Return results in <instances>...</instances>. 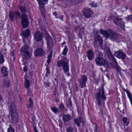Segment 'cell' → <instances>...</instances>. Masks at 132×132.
<instances>
[{"label":"cell","instance_id":"48","mask_svg":"<svg viewBox=\"0 0 132 132\" xmlns=\"http://www.w3.org/2000/svg\"><path fill=\"white\" fill-rule=\"evenodd\" d=\"M43 0L44 3H46V2H48V0Z\"/></svg>","mask_w":132,"mask_h":132},{"label":"cell","instance_id":"13","mask_svg":"<svg viewBox=\"0 0 132 132\" xmlns=\"http://www.w3.org/2000/svg\"><path fill=\"white\" fill-rule=\"evenodd\" d=\"M114 56L119 59L124 60L126 57V55L121 50H118L114 53Z\"/></svg>","mask_w":132,"mask_h":132},{"label":"cell","instance_id":"17","mask_svg":"<svg viewBox=\"0 0 132 132\" xmlns=\"http://www.w3.org/2000/svg\"><path fill=\"white\" fill-rule=\"evenodd\" d=\"M95 98L96 99L98 105L99 106H101L102 105L101 102V100H102V98L101 95L99 91L95 95Z\"/></svg>","mask_w":132,"mask_h":132},{"label":"cell","instance_id":"30","mask_svg":"<svg viewBox=\"0 0 132 132\" xmlns=\"http://www.w3.org/2000/svg\"><path fill=\"white\" fill-rule=\"evenodd\" d=\"M51 111L54 113V114H57L59 112V108H57L56 107H53L51 108Z\"/></svg>","mask_w":132,"mask_h":132},{"label":"cell","instance_id":"39","mask_svg":"<svg viewBox=\"0 0 132 132\" xmlns=\"http://www.w3.org/2000/svg\"><path fill=\"white\" fill-rule=\"evenodd\" d=\"M19 9H20V11H21L22 12L25 13V12H26V8H25V7H24L21 6L19 7Z\"/></svg>","mask_w":132,"mask_h":132},{"label":"cell","instance_id":"38","mask_svg":"<svg viewBox=\"0 0 132 132\" xmlns=\"http://www.w3.org/2000/svg\"><path fill=\"white\" fill-rule=\"evenodd\" d=\"M59 108L60 110H62L65 109V106L64 103H60L59 106Z\"/></svg>","mask_w":132,"mask_h":132},{"label":"cell","instance_id":"8","mask_svg":"<svg viewBox=\"0 0 132 132\" xmlns=\"http://www.w3.org/2000/svg\"><path fill=\"white\" fill-rule=\"evenodd\" d=\"M21 24L23 28H26L29 25V21L28 16L26 14L23 13L21 15Z\"/></svg>","mask_w":132,"mask_h":132},{"label":"cell","instance_id":"35","mask_svg":"<svg viewBox=\"0 0 132 132\" xmlns=\"http://www.w3.org/2000/svg\"><path fill=\"white\" fill-rule=\"evenodd\" d=\"M4 84L5 86H6V87H8V88L10 87V82L9 81H7V80L4 81Z\"/></svg>","mask_w":132,"mask_h":132},{"label":"cell","instance_id":"37","mask_svg":"<svg viewBox=\"0 0 132 132\" xmlns=\"http://www.w3.org/2000/svg\"><path fill=\"white\" fill-rule=\"evenodd\" d=\"M73 128L71 126H69L67 129H66V132H73Z\"/></svg>","mask_w":132,"mask_h":132},{"label":"cell","instance_id":"26","mask_svg":"<svg viewBox=\"0 0 132 132\" xmlns=\"http://www.w3.org/2000/svg\"><path fill=\"white\" fill-rule=\"evenodd\" d=\"M34 106V102L33 99L30 97L28 99V105L27 106V108L28 109H31L33 108Z\"/></svg>","mask_w":132,"mask_h":132},{"label":"cell","instance_id":"23","mask_svg":"<svg viewBox=\"0 0 132 132\" xmlns=\"http://www.w3.org/2000/svg\"><path fill=\"white\" fill-rule=\"evenodd\" d=\"M100 33L106 39H108L109 38V33L108 32V31H106V30L100 29Z\"/></svg>","mask_w":132,"mask_h":132},{"label":"cell","instance_id":"42","mask_svg":"<svg viewBox=\"0 0 132 132\" xmlns=\"http://www.w3.org/2000/svg\"><path fill=\"white\" fill-rule=\"evenodd\" d=\"M94 132H98V126L97 124H95V128L94 130Z\"/></svg>","mask_w":132,"mask_h":132},{"label":"cell","instance_id":"9","mask_svg":"<svg viewBox=\"0 0 132 132\" xmlns=\"http://www.w3.org/2000/svg\"><path fill=\"white\" fill-rule=\"evenodd\" d=\"M34 56L36 57H43L45 55L46 53L43 48H38L34 50Z\"/></svg>","mask_w":132,"mask_h":132},{"label":"cell","instance_id":"19","mask_svg":"<svg viewBox=\"0 0 132 132\" xmlns=\"http://www.w3.org/2000/svg\"><path fill=\"white\" fill-rule=\"evenodd\" d=\"M74 122L75 124H76L77 126L78 127H80V124L83 122V119L81 117L76 118L74 119Z\"/></svg>","mask_w":132,"mask_h":132},{"label":"cell","instance_id":"4","mask_svg":"<svg viewBox=\"0 0 132 132\" xmlns=\"http://www.w3.org/2000/svg\"><path fill=\"white\" fill-rule=\"evenodd\" d=\"M111 18L114 23L119 27L121 29L124 31L126 30L125 23L121 18L115 15H112Z\"/></svg>","mask_w":132,"mask_h":132},{"label":"cell","instance_id":"15","mask_svg":"<svg viewBox=\"0 0 132 132\" xmlns=\"http://www.w3.org/2000/svg\"><path fill=\"white\" fill-rule=\"evenodd\" d=\"M95 41L97 42L100 48L103 49V39L99 35L97 34L96 35L95 37Z\"/></svg>","mask_w":132,"mask_h":132},{"label":"cell","instance_id":"40","mask_svg":"<svg viewBox=\"0 0 132 132\" xmlns=\"http://www.w3.org/2000/svg\"><path fill=\"white\" fill-rule=\"evenodd\" d=\"M44 86H45V87H49L51 85V83L49 82H44Z\"/></svg>","mask_w":132,"mask_h":132},{"label":"cell","instance_id":"24","mask_svg":"<svg viewBox=\"0 0 132 132\" xmlns=\"http://www.w3.org/2000/svg\"><path fill=\"white\" fill-rule=\"evenodd\" d=\"M1 73L3 76L4 77H7L9 75V73L7 68L4 66L2 67L1 68Z\"/></svg>","mask_w":132,"mask_h":132},{"label":"cell","instance_id":"27","mask_svg":"<svg viewBox=\"0 0 132 132\" xmlns=\"http://www.w3.org/2000/svg\"><path fill=\"white\" fill-rule=\"evenodd\" d=\"M53 54V51H50V53L48 56V58H47V63L48 65H49L50 64L51 61V59L52 58Z\"/></svg>","mask_w":132,"mask_h":132},{"label":"cell","instance_id":"41","mask_svg":"<svg viewBox=\"0 0 132 132\" xmlns=\"http://www.w3.org/2000/svg\"><path fill=\"white\" fill-rule=\"evenodd\" d=\"M126 19H127L128 21H130V20L132 21V15H128L126 17Z\"/></svg>","mask_w":132,"mask_h":132},{"label":"cell","instance_id":"53","mask_svg":"<svg viewBox=\"0 0 132 132\" xmlns=\"http://www.w3.org/2000/svg\"></svg>","mask_w":132,"mask_h":132},{"label":"cell","instance_id":"46","mask_svg":"<svg viewBox=\"0 0 132 132\" xmlns=\"http://www.w3.org/2000/svg\"><path fill=\"white\" fill-rule=\"evenodd\" d=\"M69 106L71 107L72 106V100H71L70 99L69 100Z\"/></svg>","mask_w":132,"mask_h":132},{"label":"cell","instance_id":"34","mask_svg":"<svg viewBox=\"0 0 132 132\" xmlns=\"http://www.w3.org/2000/svg\"><path fill=\"white\" fill-rule=\"evenodd\" d=\"M46 77H48V75L50 74V71L49 70V68L48 67V65L46 66Z\"/></svg>","mask_w":132,"mask_h":132},{"label":"cell","instance_id":"2","mask_svg":"<svg viewBox=\"0 0 132 132\" xmlns=\"http://www.w3.org/2000/svg\"><path fill=\"white\" fill-rule=\"evenodd\" d=\"M10 115L12 124H16L19 121V116L15 103L11 102L10 104Z\"/></svg>","mask_w":132,"mask_h":132},{"label":"cell","instance_id":"12","mask_svg":"<svg viewBox=\"0 0 132 132\" xmlns=\"http://www.w3.org/2000/svg\"><path fill=\"white\" fill-rule=\"evenodd\" d=\"M82 12L84 16L87 18H90L93 14V11L88 7L85 8L82 10Z\"/></svg>","mask_w":132,"mask_h":132},{"label":"cell","instance_id":"28","mask_svg":"<svg viewBox=\"0 0 132 132\" xmlns=\"http://www.w3.org/2000/svg\"><path fill=\"white\" fill-rule=\"evenodd\" d=\"M125 92L127 93V96L128 97V98L130 100V103L132 106V95L131 92L127 89H125Z\"/></svg>","mask_w":132,"mask_h":132},{"label":"cell","instance_id":"6","mask_svg":"<svg viewBox=\"0 0 132 132\" xmlns=\"http://www.w3.org/2000/svg\"><path fill=\"white\" fill-rule=\"evenodd\" d=\"M29 46L27 44H25L21 47L20 52L21 53L23 56L26 59H29L31 57V53L29 50Z\"/></svg>","mask_w":132,"mask_h":132},{"label":"cell","instance_id":"3","mask_svg":"<svg viewBox=\"0 0 132 132\" xmlns=\"http://www.w3.org/2000/svg\"><path fill=\"white\" fill-rule=\"evenodd\" d=\"M43 29L44 31V36L47 43V48L48 50L52 51L53 47L54 46L53 39L51 37V36H50V34H49V33L47 32V30L45 27L43 28Z\"/></svg>","mask_w":132,"mask_h":132},{"label":"cell","instance_id":"10","mask_svg":"<svg viewBox=\"0 0 132 132\" xmlns=\"http://www.w3.org/2000/svg\"><path fill=\"white\" fill-rule=\"evenodd\" d=\"M95 63L98 66H105L106 64V61L102 57H98L95 59Z\"/></svg>","mask_w":132,"mask_h":132},{"label":"cell","instance_id":"51","mask_svg":"<svg viewBox=\"0 0 132 132\" xmlns=\"http://www.w3.org/2000/svg\"><path fill=\"white\" fill-rule=\"evenodd\" d=\"M44 132H48L47 131H46V130H44Z\"/></svg>","mask_w":132,"mask_h":132},{"label":"cell","instance_id":"20","mask_svg":"<svg viewBox=\"0 0 132 132\" xmlns=\"http://www.w3.org/2000/svg\"><path fill=\"white\" fill-rule=\"evenodd\" d=\"M99 91L101 95L102 100H106L107 97L106 95H105V93L104 88L103 85H102L101 87L99 89Z\"/></svg>","mask_w":132,"mask_h":132},{"label":"cell","instance_id":"52","mask_svg":"<svg viewBox=\"0 0 132 132\" xmlns=\"http://www.w3.org/2000/svg\"><path fill=\"white\" fill-rule=\"evenodd\" d=\"M58 1H60V0H57Z\"/></svg>","mask_w":132,"mask_h":132},{"label":"cell","instance_id":"32","mask_svg":"<svg viewBox=\"0 0 132 132\" xmlns=\"http://www.w3.org/2000/svg\"><path fill=\"white\" fill-rule=\"evenodd\" d=\"M68 49L67 46H65V47H64V49H63V51L62 53V54L63 55L65 56H67L68 52Z\"/></svg>","mask_w":132,"mask_h":132},{"label":"cell","instance_id":"11","mask_svg":"<svg viewBox=\"0 0 132 132\" xmlns=\"http://www.w3.org/2000/svg\"><path fill=\"white\" fill-rule=\"evenodd\" d=\"M43 34L40 31H37L34 34V39L36 42H39L42 41L43 39Z\"/></svg>","mask_w":132,"mask_h":132},{"label":"cell","instance_id":"49","mask_svg":"<svg viewBox=\"0 0 132 132\" xmlns=\"http://www.w3.org/2000/svg\"><path fill=\"white\" fill-rule=\"evenodd\" d=\"M53 15H57V13H56V12H54L53 13Z\"/></svg>","mask_w":132,"mask_h":132},{"label":"cell","instance_id":"50","mask_svg":"<svg viewBox=\"0 0 132 132\" xmlns=\"http://www.w3.org/2000/svg\"><path fill=\"white\" fill-rule=\"evenodd\" d=\"M66 44V42H63V43H62V45H64V44Z\"/></svg>","mask_w":132,"mask_h":132},{"label":"cell","instance_id":"14","mask_svg":"<svg viewBox=\"0 0 132 132\" xmlns=\"http://www.w3.org/2000/svg\"><path fill=\"white\" fill-rule=\"evenodd\" d=\"M108 32L109 34V38L112 40L115 41L119 38V35L117 33L111 29H108Z\"/></svg>","mask_w":132,"mask_h":132},{"label":"cell","instance_id":"5","mask_svg":"<svg viewBox=\"0 0 132 132\" xmlns=\"http://www.w3.org/2000/svg\"><path fill=\"white\" fill-rule=\"evenodd\" d=\"M57 65L59 67H62L64 72L65 73H68L70 71V68L69 66L68 62L66 61L64 59H61L58 61L57 62Z\"/></svg>","mask_w":132,"mask_h":132},{"label":"cell","instance_id":"21","mask_svg":"<svg viewBox=\"0 0 132 132\" xmlns=\"http://www.w3.org/2000/svg\"><path fill=\"white\" fill-rule=\"evenodd\" d=\"M62 119L64 122H67L71 119V116L69 114L64 115Z\"/></svg>","mask_w":132,"mask_h":132},{"label":"cell","instance_id":"43","mask_svg":"<svg viewBox=\"0 0 132 132\" xmlns=\"http://www.w3.org/2000/svg\"><path fill=\"white\" fill-rule=\"evenodd\" d=\"M12 56H13V57L14 59V60H15V51L14 49L12 50Z\"/></svg>","mask_w":132,"mask_h":132},{"label":"cell","instance_id":"45","mask_svg":"<svg viewBox=\"0 0 132 132\" xmlns=\"http://www.w3.org/2000/svg\"><path fill=\"white\" fill-rule=\"evenodd\" d=\"M28 67L27 66H25L23 68V71L25 72H26L28 71Z\"/></svg>","mask_w":132,"mask_h":132},{"label":"cell","instance_id":"18","mask_svg":"<svg viewBox=\"0 0 132 132\" xmlns=\"http://www.w3.org/2000/svg\"><path fill=\"white\" fill-rule=\"evenodd\" d=\"M87 56L89 61H92L94 57V53L93 50L90 49L87 51Z\"/></svg>","mask_w":132,"mask_h":132},{"label":"cell","instance_id":"22","mask_svg":"<svg viewBox=\"0 0 132 132\" xmlns=\"http://www.w3.org/2000/svg\"><path fill=\"white\" fill-rule=\"evenodd\" d=\"M23 37L25 38H28L31 35V32L29 29H27L25 30L22 33Z\"/></svg>","mask_w":132,"mask_h":132},{"label":"cell","instance_id":"36","mask_svg":"<svg viewBox=\"0 0 132 132\" xmlns=\"http://www.w3.org/2000/svg\"><path fill=\"white\" fill-rule=\"evenodd\" d=\"M7 132H15V130L12 127L9 126L7 129Z\"/></svg>","mask_w":132,"mask_h":132},{"label":"cell","instance_id":"44","mask_svg":"<svg viewBox=\"0 0 132 132\" xmlns=\"http://www.w3.org/2000/svg\"><path fill=\"white\" fill-rule=\"evenodd\" d=\"M90 5L92 7H96L97 6V5L96 3H94V2L90 3Z\"/></svg>","mask_w":132,"mask_h":132},{"label":"cell","instance_id":"33","mask_svg":"<svg viewBox=\"0 0 132 132\" xmlns=\"http://www.w3.org/2000/svg\"><path fill=\"white\" fill-rule=\"evenodd\" d=\"M32 126H33V128L34 129V132H39L38 130L37 129L36 125V122H32Z\"/></svg>","mask_w":132,"mask_h":132},{"label":"cell","instance_id":"7","mask_svg":"<svg viewBox=\"0 0 132 132\" xmlns=\"http://www.w3.org/2000/svg\"><path fill=\"white\" fill-rule=\"evenodd\" d=\"M88 81V78L85 75H81L80 78L78 79L79 82V87L81 88H84L86 86L87 82Z\"/></svg>","mask_w":132,"mask_h":132},{"label":"cell","instance_id":"29","mask_svg":"<svg viewBox=\"0 0 132 132\" xmlns=\"http://www.w3.org/2000/svg\"><path fill=\"white\" fill-rule=\"evenodd\" d=\"M5 62L4 56L3 53L1 52H0V65L4 64Z\"/></svg>","mask_w":132,"mask_h":132},{"label":"cell","instance_id":"1","mask_svg":"<svg viewBox=\"0 0 132 132\" xmlns=\"http://www.w3.org/2000/svg\"><path fill=\"white\" fill-rule=\"evenodd\" d=\"M105 52L106 53L107 58L109 59V61L111 63V65L114 67L116 70H117L119 73L120 74V75H121V68L118 64L116 59H115L114 55L112 53L111 50L108 46H105Z\"/></svg>","mask_w":132,"mask_h":132},{"label":"cell","instance_id":"16","mask_svg":"<svg viewBox=\"0 0 132 132\" xmlns=\"http://www.w3.org/2000/svg\"><path fill=\"white\" fill-rule=\"evenodd\" d=\"M20 13L18 11H10L9 13V18L11 21H13L16 17H19Z\"/></svg>","mask_w":132,"mask_h":132},{"label":"cell","instance_id":"25","mask_svg":"<svg viewBox=\"0 0 132 132\" xmlns=\"http://www.w3.org/2000/svg\"><path fill=\"white\" fill-rule=\"evenodd\" d=\"M123 124L124 126H129L130 123V120L128 118L126 117H124L122 118Z\"/></svg>","mask_w":132,"mask_h":132},{"label":"cell","instance_id":"47","mask_svg":"<svg viewBox=\"0 0 132 132\" xmlns=\"http://www.w3.org/2000/svg\"><path fill=\"white\" fill-rule=\"evenodd\" d=\"M2 100V97L1 96V93H0V103L1 102Z\"/></svg>","mask_w":132,"mask_h":132},{"label":"cell","instance_id":"31","mask_svg":"<svg viewBox=\"0 0 132 132\" xmlns=\"http://www.w3.org/2000/svg\"><path fill=\"white\" fill-rule=\"evenodd\" d=\"M24 86L26 89H28L30 86V82L29 80L28 79L25 80L24 81Z\"/></svg>","mask_w":132,"mask_h":132}]
</instances>
